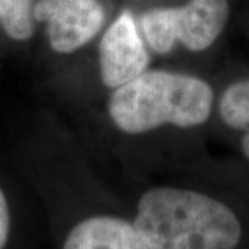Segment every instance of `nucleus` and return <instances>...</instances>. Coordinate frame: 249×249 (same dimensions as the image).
<instances>
[{"label": "nucleus", "mask_w": 249, "mask_h": 249, "mask_svg": "<svg viewBox=\"0 0 249 249\" xmlns=\"http://www.w3.org/2000/svg\"><path fill=\"white\" fill-rule=\"evenodd\" d=\"M133 224L151 249H235L242 238L240 219L224 202L178 187L145 191Z\"/></svg>", "instance_id": "nucleus-1"}, {"label": "nucleus", "mask_w": 249, "mask_h": 249, "mask_svg": "<svg viewBox=\"0 0 249 249\" xmlns=\"http://www.w3.org/2000/svg\"><path fill=\"white\" fill-rule=\"evenodd\" d=\"M213 101L212 86L198 76L147 70L114 89L107 111L119 130L142 134L166 124L187 129L205 124L212 115Z\"/></svg>", "instance_id": "nucleus-2"}, {"label": "nucleus", "mask_w": 249, "mask_h": 249, "mask_svg": "<svg viewBox=\"0 0 249 249\" xmlns=\"http://www.w3.org/2000/svg\"><path fill=\"white\" fill-rule=\"evenodd\" d=\"M229 18V0H188L178 7L147 10L139 25L147 46L157 54L170 53L176 45L198 53L214 45Z\"/></svg>", "instance_id": "nucleus-3"}, {"label": "nucleus", "mask_w": 249, "mask_h": 249, "mask_svg": "<svg viewBox=\"0 0 249 249\" xmlns=\"http://www.w3.org/2000/svg\"><path fill=\"white\" fill-rule=\"evenodd\" d=\"M34 17L36 22L46 25L47 42L53 52L71 54L101 31L106 11L98 0H37Z\"/></svg>", "instance_id": "nucleus-4"}, {"label": "nucleus", "mask_w": 249, "mask_h": 249, "mask_svg": "<svg viewBox=\"0 0 249 249\" xmlns=\"http://www.w3.org/2000/svg\"><path fill=\"white\" fill-rule=\"evenodd\" d=\"M151 62L140 25L129 11H122L107 28L98 47V65L103 83L116 89L140 76Z\"/></svg>", "instance_id": "nucleus-5"}, {"label": "nucleus", "mask_w": 249, "mask_h": 249, "mask_svg": "<svg viewBox=\"0 0 249 249\" xmlns=\"http://www.w3.org/2000/svg\"><path fill=\"white\" fill-rule=\"evenodd\" d=\"M62 249H151L133 223L108 214L90 216L75 224Z\"/></svg>", "instance_id": "nucleus-6"}, {"label": "nucleus", "mask_w": 249, "mask_h": 249, "mask_svg": "<svg viewBox=\"0 0 249 249\" xmlns=\"http://www.w3.org/2000/svg\"><path fill=\"white\" fill-rule=\"evenodd\" d=\"M219 116L227 127L240 132V147L249 160V79L230 83L220 96Z\"/></svg>", "instance_id": "nucleus-7"}, {"label": "nucleus", "mask_w": 249, "mask_h": 249, "mask_svg": "<svg viewBox=\"0 0 249 249\" xmlns=\"http://www.w3.org/2000/svg\"><path fill=\"white\" fill-rule=\"evenodd\" d=\"M32 0H0V28L14 42H27L35 34Z\"/></svg>", "instance_id": "nucleus-8"}, {"label": "nucleus", "mask_w": 249, "mask_h": 249, "mask_svg": "<svg viewBox=\"0 0 249 249\" xmlns=\"http://www.w3.org/2000/svg\"><path fill=\"white\" fill-rule=\"evenodd\" d=\"M11 217H10L9 201L0 187V249L6 248L10 237Z\"/></svg>", "instance_id": "nucleus-9"}]
</instances>
